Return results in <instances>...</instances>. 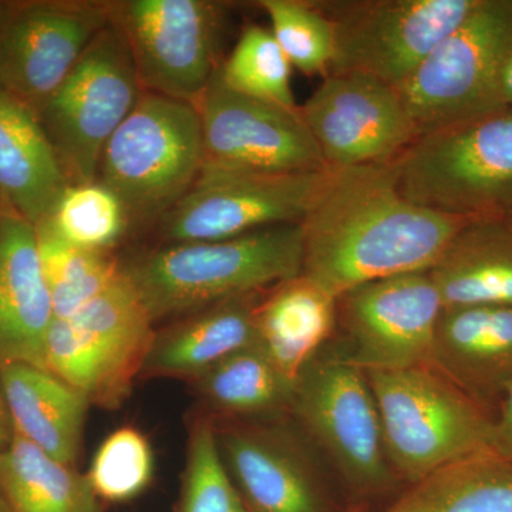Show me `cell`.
I'll list each match as a JSON object with an SVG mask.
<instances>
[{
    "mask_svg": "<svg viewBox=\"0 0 512 512\" xmlns=\"http://www.w3.org/2000/svg\"><path fill=\"white\" fill-rule=\"evenodd\" d=\"M500 100L501 106H512V52L505 59L500 74Z\"/></svg>",
    "mask_w": 512,
    "mask_h": 512,
    "instance_id": "e575fe53",
    "label": "cell"
},
{
    "mask_svg": "<svg viewBox=\"0 0 512 512\" xmlns=\"http://www.w3.org/2000/svg\"><path fill=\"white\" fill-rule=\"evenodd\" d=\"M289 419L355 497L390 493L400 483L365 373L339 353H319L306 366L293 389Z\"/></svg>",
    "mask_w": 512,
    "mask_h": 512,
    "instance_id": "8992f818",
    "label": "cell"
},
{
    "mask_svg": "<svg viewBox=\"0 0 512 512\" xmlns=\"http://www.w3.org/2000/svg\"><path fill=\"white\" fill-rule=\"evenodd\" d=\"M291 70V63L271 30L251 25L242 30L218 73L234 92L295 109L298 104L291 89Z\"/></svg>",
    "mask_w": 512,
    "mask_h": 512,
    "instance_id": "f546056e",
    "label": "cell"
},
{
    "mask_svg": "<svg viewBox=\"0 0 512 512\" xmlns=\"http://www.w3.org/2000/svg\"><path fill=\"white\" fill-rule=\"evenodd\" d=\"M444 309L512 303V217L473 218L429 269Z\"/></svg>",
    "mask_w": 512,
    "mask_h": 512,
    "instance_id": "cb8c5ba5",
    "label": "cell"
},
{
    "mask_svg": "<svg viewBox=\"0 0 512 512\" xmlns=\"http://www.w3.org/2000/svg\"><path fill=\"white\" fill-rule=\"evenodd\" d=\"M330 170L392 164L417 137L394 87L362 73H329L299 106Z\"/></svg>",
    "mask_w": 512,
    "mask_h": 512,
    "instance_id": "2e32d148",
    "label": "cell"
},
{
    "mask_svg": "<svg viewBox=\"0 0 512 512\" xmlns=\"http://www.w3.org/2000/svg\"><path fill=\"white\" fill-rule=\"evenodd\" d=\"M204 164L264 173L328 170L299 111L228 89L215 72L197 103Z\"/></svg>",
    "mask_w": 512,
    "mask_h": 512,
    "instance_id": "e0dca14e",
    "label": "cell"
},
{
    "mask_svg": "<svg viewBox=\"0 0 512 512\" xmlns=\"http://www.w3.org/2000/svg\"><path fill=\"white\" fill-rule=\"evenodd\" d=\"M470 220L407 200L393 163L329 170L301 222V274L339 298L367 282L429 271Z\"/></svg>",
    "mask_w": 512,
    "mask_h": 512,
    "instance_id": "6da1fadb",
    "label": "cell"
},
{
    "mask_svg": "<svg viewBox=\"0 0 512 512\" xmlns=\"http://www.w3.org/2000/svg\"><path fill=\"white\" fill-rule=\"evenodd\" d=\"M156 328L121 275L73 315L53 318L43 365L82 392L92 406L119 409L143 373Z\"/></svg>",
    "mask_w": 512,
    "mask_h": 512,
    "instance_id": "ba28073f",
    "label": "cell"
},
{
    "mask_svg": "<svg viewBox=\"0 0 512 512\" xmlns=\"http://www.w3.org/2000/svg\"><path fill=\"white\" fill-rule=\"evenodd\" d=\"M6 3L0 2V18H2L3 10H5Z\"/></svg>",
    "mask_w": 512,
    "mask_h": 512,
    "instance_id": "74e56055",
    "label": "cell"
},
{
    "mask_svg": "<svg viewBox=\"0 0 512 512\" xmlns=\"http://www.w3.org/2000/svg\"><path fill=\"white\" fill-rule=\"evenodd\" d=\"M0 493L12 512H99L86 474L16 433L0 453Z\"/></svg>",
    "mask_w": 512,
    "mask_h": 512,
    "instance_id": "484cf974",
    "label": "cell"
},
{
    "mask_svg": "<svg viewBox=\"0 0 512 512\" xmlns=\"http://www.w3.org/2000/svg\"><path fill=\"white\" fill-rule=\"evenodd\" d=\"M2 210H6V208H3L2 205H0V212H2Z\"/></svg>",
    "mask_w": 512,
    "mask_h": 512,
    "instance_id": "ab89813d",
    "label": "cell"
},
{
    "mask_svg": "<svg viewBox=\"0 0 512 512\" xmlns=\"http://www.w3.org/2000/svg\"><path fill=\"white\" fill-rule=\"evenodd\" d=\"M363 373L400 483H419L440 468L490 451L493 417L436 366Z\"/></svg>",
    "mask_w": 512,
    "mask_h": 512,
    "instance_id": "3957f363",
    "label": "cell"
},
{
    "mask_svg": "<svg viewBox=\"0 0 512 512\" xmlns=\"http://www.w3.org/2000/svg\"><path fill=\"white\" fill-rule=\"evenodd\" d=\"M178 512H248L222 460L214 419L205 413L191 419Z\"/></svg>",
    "mask_w": 512,
    "mask_h": 512,
    "instance_id": "4dcf8cb0",
    "label": "cell"
},
{
    "mask_svg": "<svg viewBox=\"0 0 512 512\" xmlns=\"http://www.w3.org/2000/svg\"><path fill=\"white\" fill-rule=\"evenodd\" d=\"M0 387L13 433L74 466L90 404L82 392L29 363L0 366Z\"/></svg>",
    "mask_w": 512,
    "mask_h": 512,
    "instance_id": "603a6c76",
    "label": "cell"
},
{
    "mask_svg": "<svg viewBox=\"0 0 512 512\" xmlns=\"http://www.w3.org/2000/svg\"><path fill=\"white\" fill-rule=\"evenodd\" d=\"M511 52L512 0H481L396 89L419 137L504 109L500 74Z\"/></svg>",
    "mask_w": 512,
    "mask_h": 512,
    "instance_id": "52a82bcc",
    "label": "cell"
},
{
    "mask_svg": "<svg viewBox=\"0 0 512 512\" xmlns=\"http://www.w3.org/2000/svg\"><path fill=\"white\" fill-rule=\"evenodd\" d=\"M302 255L301 224H285L220 241L157 244L121 268L157 326L296 278Z\"/></svg>",
    "mask_w": 512,
    "mask_h": 512,
    "instance_id": "7a4b0ae2",
    "label": "cell"
},
{
    "mask_svg": "<svg viewBox=\"0 0 512 512\" xmlns=\"http://www.w3.org/2000/svg\"><path fill=\"white\" fill-rule=\"evenodd\" d=\"M444 306L429 271L377 279L338 298L340 357L362 372L434 365Z\"/></svg>",
    "mask_w": 512,
    "mask_h": 512,
    "instance_id": "5bb4252c",
    "label": "cell"
},
{
    "mask_svg": "<svg viewBox=\"0 0 512 512\" xmlns=\"http://www.w3.org/2000/svg\"><path fill=\"white\" fill-rule=\"evenodd\" d=\"M53 320L35 225L0 212V366L43 367L47 329Z\"/></svg>",
    "mask_w": 512,
    "mask_h": 512,
    "instance_id": "d6986e66",
    "label": "cell"
},
{
    "mask_svg": "<svg viewBox=\"0 0 512 512\" xmlns=\"http://www.w3.org/2000/svg\"><path fill=\"white\" fill-rule=\"evenodd\" d=\"M271 32L292 67L306 76H328L335 50L332 23L315 2L261 0Z\"/></svg>",
    "mask_w": 512,
    "mask_h": 512,
    "instance_id": "1f68e13d",
    "label": "cell"
},
{
    "mask_svg": "<svg viewBox=\"0 0 512 512\" xmlns=\"http://www.w3.org/2000/svg\"><path fill=\"white\" fill-rule=\"evenodd\" d=\"M329 170L264 173L204 164L187 194L154 225L157 244L220 241L301 224Z\"/></svg>",
    "mask_w": 512,
    "mask_h": 512,
    "instance_id": "7c38bea8",
    "label": "cell"
},
{
    "mask_svg": "<svg viewBox=\"0 0 512 512\" xmlns=\"http://www.w3.org/2000/svg\"><path fill=\"white\" fill-rule=\"evenodd\" d=\"M214 423L222 460L248 512H339L335 473L289 417Z\"/></svg>",
    "mask_w": 512,
    "mask_h": 512,
    "instance_id": "4fadbf2b",
    "label": "cell"
},
{
    "mask_svg": "<svg viewBox=\"0 0 512 512\" xmlns=\"http://www.w3.org/2000/svg\"><path fill=\"white\" fill-rule=\"evenodd\" d=\"M109 22L110 0L6 2L0 90L39 114Z\"/></svg>",
    "mask_w": 512,
    "mask_h": 512,
    "instance_id": "9a60e30c",
    "label": "cell"
},
{
    "mask_svg": "<svg viewBox=\"0 0 512 512\" xmlns=\"http://www.w3.org/2000/svg\"><path fill=\"white\" fill-rule=\"evenodd\" d=\"M141 94L126 42L109 22L37 114L67 184L97 181L107 141Z\"/></svg>",
    "mask_w": 512,
    "mask_h": 512,
    "instance_id": "9c48e42d",
    "label": "cell"
},
{
    "mask_svg": "<svg viewBox=\"0 0 512 512\" xmlns=\"http://www.w3.org/2000/svg\"><path fill=\"white\" fill-rule=\"evenodd\" d=\"M393 508L396 512H512V464L491 451L464 458L409 485Z\"/></svg>",
    "mask_w": 512,
    "mask_h": 512,
    "instance_id": "4316f807",
    "label": "cell"
},
{
    "mask_svg": "<svg viewBox=\"0 0 512 512\" xmlns=\"http://www.w3.org/2000/svg\"><path fill=\"white\" fill-rule=\"evenodd\" d=\"M393 167L400 192L421 207L512 217V106L416 138Z\"/></svg>",
    "mask_w": 512,
    "mask_h": 512,
    "instance_id": "5b68a950",
    "label": "cell"
},
{
    "mask_svg": "<svg viewBox=\"0 0 512 512\" xmlns=\"http://www.w3.org/2000/svg\"><path fill=\"white\" fill-rule=\"evenodd\" d=\"M153 473L150 441L136 427H120L100 444L86 476L99 500L124 503L146 490Z\"/></svg>",
    "mask_w": 512,
    "mask_h": 512,
    "instance_id": "d6a6232c",
    "label": "cell"
},
{
    "mask_svg": "<svg viewBox=\"0 0 512 512\" xmlns=\"http://www.w3.org/2000/svg\"><path fill=\"white\" fill-rule=\"evenodd\" d=\"M481 0H338L315 2L332 23L329 73H362L400 86Z\"/></svg>",
    "mask_w": 512,
    "mask_h": 512,
    "instance_id": "8fae6325",
    "label": "cell"
},
{
    "mask_svg": "<svg viewBox=\"0 0 512 512\" xmlns=\"http://www.w3.org/2000/svg\"><path fill=\"white\" fill-rule=\"evenodd\" d=\"M225 3L110 0V23L133 59L143 92L197 106L220 69Z\"/></svg>",
    "mask_w": 512,
    "mask_h": 512,
    "instance_id": "30bf717a",
    "label": "cell"
},
{
    "mask_svg": "<svg viewBox=\"0 0 512 512\" xmlns=\"http://www.w3.org/2000/svg\"><path fill=\"white\" fill-rule=\"evenodd\" d=\"M39 225L73 247L97 252H114L131 229L123 204L99 180L67 185Z\"/></svg>",
    "mask_w": 512,
    "mask_h": 512,
    "instance_id": "f1b7e54d",
    "label": "cell"
},
{
    "mask_svg": "<svg viewBox=\"0 0 512 512\" xmlns=\"http://www.w3.org/2000/svg\"><path fill=\"white\" fill-rule=\"evenodd\" d=\"M190 384L215 420L284 419L295 389L259 346L232 353Z\"/></svg>",
    "mask_w": 512,
    "mask_h": 512,
    "instance_id": "d4e9b609",
    "label": "cell"
},
{
    "mask_svg": "<svg viewBox=\"0 0 512 512\" xmlns=\"http://www.w3.org/2000/svg\"><path fill=\"white\" fill-rule=\"evenodd\" d=\"M13 437L12 421H10L5 399H3L2 387H0V453L8 447Z\"/></svg>",
    "mask_w": 512,
    "mask_h": 512,
    "instance_id": "d590c367",
    "label": "cell"
},
{
    "mask_svg": "<svg viewBox=\"0 0 512 512\" xmlns=\"http://www.w3.org/2000/svg\"><path fill=\"white\" fill-rule=\"evenodd\" d=\"M384 512H396V511H394L393 505H390V507L387 508V510Z\"/></svg>",
    "mask_w": 512,
    "mask_h": 512,
    "instance_id": "f35d334b",
    "label": "cell"
},
{
    "mask_svg": "<svg viewBox=\"0 0 512 512\" xmlns=\"http://www.w3.org/2000/svg\"><path fill=\"white\" fill-rule=\"evenodd\" d=\"M197 107L143 92L104 147L97 180L116 194L131 229L157 224L204 165Z\"/></svg>",
    "mask_w": 512,
    "mask_h": 512,
    "instance_id": "277c9868",
    "label": "cell"
},
{
    "mask_svg": "<svg viewBox=\"0 0 512 512\" xmlns=\"http://www.w3.org/2000/svg\"><path fill=\"white\" fill-rule=\"evenodd\" d=\"M35 228L53 318L73 315L123 275L116 252L86 251L67 244L45 227Z\"/></svg>",
    "mask_w": 512,
    "mask_h": 512,
    "instance_id": "83f0119b",
    "label": "cell"
},
{
    "mask_svg": "<svg viewBox=\"0 0 512 512\" xmlns=\"http://www.w3.org/2000/svg\"><path fill=\"white\" fill-rule=\"evenodd\" d=\"M490 451L512 464V384L494 417Z\"/></svg>",
    "mask_w": 512,
    "mask_h": 512,
    "instance_id": "836d02e7",
    "label": "cell"
},
{
    "mask_svg": "<svg viewBox=\"0 0 512 512\" xmlns=\"http://www.w3.org/2000/svg\"><path fill=\"white\" fill-rule=\"evenodd\" d=\"M0 512H12L10 511L9 505L6 504L5 498H3L2 493H0Z\"/></svg>",
    "mask_w": 512,
    "mask_h": 512,
    "instance_id": "8d00e7d4",
    "label": "cell"
},
{
    "mask_svg": "<svg viewBox=\"0 0 512 512\" xmlns=\"http://www.w3.org/2000/svg\"><path fill=\"white\" fill-rule=\"evenodd\" d=\"M434 366L494 419L512 384V303L444 309Z\"/></svg>",
    "mask_w": 512,
    "mask_h": 512,
    "instance_id": "ac0fdd59",
    "label": "cell"
},
{
    "mask_svg": "<svg viewBox=\"0 0 512 512\" xmlns=\"http://www.w3.org/2000/svg\"><path fill=\"white\" fill-rule=\"evenodd\" d=\"M67 185L37 114L0 90V205L36 227Z\"/></svg>",
    "mask_w": 512,
    "mask_h": 512,
    "instance_id": "7402d4cb",
    "label": "cell"
},
{
    "mask_svg": "<svg viewBox=\"0 0 512 512\" xmlns=\"http://www.w3.org/2000/svg\"><path fill=\"white\" fill-rule=\"evenodd\" d=\"M262 295L228 299L156 328L141 377L190 383L232 353L258 346L255 311Z\"/></svg>",
    "mask_w": 512,
    "mask_h": 512,
    "instance_id": "ffe728a7",
    "label": "cell"
},
{
    "mask_svg": "<svg viewBox=\"0 0 512 512\" xmlns=\"http://www.w3.org/2000/svg\"><path fill=\"white\" fill-rule=\"evenodd\" d=\"M255 323L259 348L295 384L338 332V298L301 274L264 292Z\"/></svg>",
    "mask_w": 512,
    "mask_h": 512,
    "instance_id": "44dd1931",
    "label": "cell"
}]
</instances>
